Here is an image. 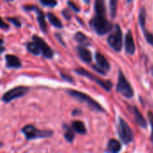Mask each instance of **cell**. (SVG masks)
Wrapping results in <instances>:
<instances>
[{
	"label": "cell",
	"mask_w": 153,
	"mask_h": 153,
	"mask_svg": "<svg viewBox=\"0 0 153 153\" xmlns=\"http://www.w3.org/2000/svg\"><path fill=\"white\" fill-rule=\"evenodd\" d=\"M95 14L91 21V25L99 35H105L112 29V24L107 19L104 0H95Z\"/></svg>",
	"instance_id": "cell-1"
},
{
	"label": "cell",
	"mask_w": 153,
	"mask_h": 153,
	"mask_svg": "<svg viewBox=\"0 0 153 153\" xmlns=\"http://www.w3.org/2000/svg\"><path fill=\"white\" fill-rule=\"evenodd\" d=\"M67 93L71 97L74 98L75 100L87 104L88 107L91 108L92 110L97 111V112H105V109L97 101H95L92 98H91L89 95H87L83 92L78 91H74V90H69V91H67Z\"/></svg>",
	"instance_id": "cell-2"
},
{
	"label": "cell",
	"mask_w": 153,
	"mask_h": 153,
	"mask_svg": "<svg viewBox=\"0 0 153 153\" xmlns=\"http://www.w3.org/2000/svg\"><path fill=\"white\" fill-rule=\"evenodd\" d=\"M22 132L25 135L27 140H33L36 138H46L53 134L52 131L48 130H39L31 125H28L22 129Z\"/></svg>",
	"instance_id": "cell-3"
},
{
	"label": "cell",
	"mask_w": 153,
	"mask_h": 153,
	"mask_svg": "<svg viewBox=\"0 0 153 153\" xmlns=\"http://www.w3.org/2000/svg\"><path fill=\"white\" fill-rule=\"evenodd\" d=\"M117 91L121 93L124 97L131 99L134 97V90L131 86V84L129 83V82L127 81V79L125 77V75L123 74V73L121 71H119V75H118V82H117Z\"/></svg>",
	"instance_id": "cell-4"
},
{
	"label": "cell",
	"mask_w": 153,
	"mask_h": 153,
	"mask_svg": "<svg viewBox=\"0 0 153 153\" xmlns=\"http://www.w3.org/2000/svg\"><path fill=\"white\" fill-rule=\"evenodd\" d=\"M108 42L109 46L115 50V51H120L122 49V44H123V39H122V30L118 24H117L114 28L113 32L108 36Z\"/></svg>",
	"instance_id": "cell-5"
},
{
	"label": "cell",
	"mask_w": 153,
	"mask_h": 153,
	"mask_svg": "<svg viewBox=\"0 0 153 153\" xmlns=\"http://www.w3.org/2000/svg\"><path fill=\"white\" fill-rule=\"evenodd\" d=\"M118 134L122 142L126 144L132 143L134 140V134L131 128L122 117L119 118L118 122Z\"/></svg>",
	"instance_id": "cell-6"
},
{
	"label": "cell",
	"mask_w": 153,
	"mask_h": 153,
	"mask_svg": "<svg viewBox=\"0 0 153 153\" xmlns=\"http://www.w3.org/2000/svg\"><path fill=\"white\" fill-rule=\"evenodd\" d=\"M75 72H76L77 74H79L80 75L85 76V77H87V78H89V79L94 81L95 82H97L100 86H101V87H102L105 91H109L110 89L112 88V83H111L109 81H104V80H102V79H100V78L95 76L94 74H92L91 73L88 72V71L85 70V69H82V68L76 69Z\"/></svg>",
	"instance_id": "cell-7"
},
{
	"label": "cell",
	"mask_w": 153,
	"mask_h": 153,
	"mask_svg": "<svg viewBox=\"0 0 153 153\" xmlns=\"http://www.w3.org/2000/svg\"><path fill=\"white\" fill-rule=\"evenodd\" d=\"M28 91H29L28 87H24V86L15 87V88H13L12 90L8 91L7 92H5L4 94L2 100H3V101L8 103L10 101H12L13 100H15V99H18V98L24 96Z\"/></svg>",
	"instance_id": "cell-8"
},
{
	"label": "cell",
	"mask_w": 153,
	"mask_h": 153,
	"mask_svg": "<svg viewBox=\"0 0 153 153\" xmlns=\"http://www.w3.org/2000/svg\"><path fill=\"white\" fill-rule=\"evenodd\" d=\"M32 39H33V41L39 46V48L40 49V52L42 53V55L45 57L51 58L53 56V50L48 46V44L42 39H40L39 36H36V35H34L32 37Z\"/></svg>",
	"instance_id": "cell-9"
},
{
	"label": "cell",
	"mask_w": 153,
	"mask_h": 153,
	"mask_svg": "<svg viewBox=\"0 0 153 153\" xmlns=\"http://www.w3.org/2000/svg\"><path fill=\"white\" fill-rule=\"evenodd\" d=\"M24 8L28 9V10H34L37 13V19H38V22L39 24V27L44 32H47V23L45 21L44 13L40 9H39L38 7H35V6H24Z\"/></svg>",
	"instance_id": "cell-10"
},
{
	"label": "cell",
	"mask_w": 153,
	"mask_h": 153,
	"mask_svg": "<svg viewBox=\"0 0 153 153\" xmlns=\"http://www.w3.org/2000/svg\"><path fill=\"white\" fill-rule=\"evenodd\" d=\"M128 108L130 109L131 113L134 115L135 121L137 122L138 126H141L142 128H146L147 127V121L145 120L144 117L140 112V110L136 107H128Z\"/></svg>",
	"instance_id": "cell-11"
},
{
	"label": "cell",
	"mask_w": 153,
	"mask_h": 153,
	"mask_svg": "<svg viewBox=\"0 0 153 153\" xmlns=\"http://www.w3.org/2000/svg\"><path fill=\"white\" fill-rule=\"evenodd\" d=\"M125 47H126V50L128 54H134L135 52V44H134V37L133 34L131 32V30H128L126 35V41H125Z\"/></svg>",
	"instance_id": "cell-12"
},
{
	"label": "cell",
	"mask_w": 153,
	"mask_h": 153,
	"mask_svg": "<svg viewBox=\"0 0 153 153\" xmlns=\"http://www.w3.org/2000/svg\"><path fill=\"white\" fill-rule=\"evenodd\" d=\"M77 51H78V55H79L80 58L83 62H85V63H91V62L92 56H91V53L89 49H87L83 46H79L77 48Z\"/></svg>",
	"instance_id": "cell-13"
},
{
	"label": "cell",
	"mask_w": 153,
	"mask_h": 153,
	"mask_svg": "<svg viewBox=\"0 0 153 153\" xmlns=\"http://www.w3.org/2000/svg\"><path fill=\"white\" fill-rule=\"evenodd\" d=\"M5 62H6V67L8 68H20L22 66V63L20 59L13 55H6Z\"/></svg>",
	"instance_id": "cell-14"
},
{
	"label": "cell",
	"mask_w": 153,
	"mask_h": 153,
	"mask_svg": "<svg viewBox=\"0 0 153 153\" xmlns=\"http://www.w3.org/2000/svg\"><path fill=\"white\" fill-rule=\"evenodd\" d=\"M95 58H96V62L98 64V66H100L101 69H103L104 71H108L110 69V65L108 63V61L107 60V58L100 53H96L95 55Z\"/></svg>",
	"instance_id": "cell-15"
},
{
	"label": "cell",
	"mask_w": 153,
	"mask_h": 153,
	"mask_svg": "<svg viewBox=\"0 0 153 153\" xmlns=\"http://www.w3.org/2000/svg\"><path fill=\"white\" fill-rule=\"evenodd\" d=\"M74 39H75L79 44H81L82 46H89V45L91 44L90 39H89L85 34H83L82 32H80V31H78V32L75 33V35H74Z\"/></svg>",
	"instance_id": "cell-16"
},
{
	"label": "cell",
	"mask_w": 153,
	"mask_h": 153,
	"mask_svg": "<svg viewBox=\"0 0 153 153\" xmlns=\"http://www.w3.org/2000/svg\"><path fill=\"white\" fill-rule=\"evenodd\" d=\"M108 152H118L121 151V144L118 141L115 140V139H111L109 140L108 143Z\"/></svg>",
	"instance_id": "cell-17"
},
{
	"label": "cell",
	"mask_w": 153,
	"mask_h": 153,
	"mask_svg": "<svg viewBox=\"0 0 153 153\" xmlns=\"http://www.w3.org/2000/svg\"><path fill=\"white\" fill-rule=\"evenodd\" d=\"M72 127L76 133H78L80 134H86L85 125L82 121H74L72 124Z\"/></svg>",
	"instance_id": "cell-18"
},
{
	"label": "cell",
	"mask_w": 153,
	"mask_h": 153,
	"mask_svg": "<svg viewBox=\"0 0 153 153\" xmlns=\"http://www.w3.org/2000/svg\"><path fill=\"white\" fill-rule=\"evenodd\" d=\"M48 20L50 22V23L55 26L56 28H62L63 27V24L61 22V21L52 13H48Z\"/></svg>",
	"instance_id": "cell-19"
},
{
	"label": "cell",
	"mask_w": 153,
	"mask_h": 153,
	"mask_svg": "<svg viewBox=\"0 0 153 153\" xmlns=\"http://www.w3.org/2000/svg\"><path fill=\"white\" fill-rule=\"evenodd\" d=\"M27 49L31 53V54H33V55H39L41 52H40V49H39V46L34 42V41H32V42H29L28 44H27Z\"/></svg>",
	"instance_id": "cell-20"
},
{
	"label": "cell",
	"mask_w": 153,
	"mask_h": 153,
	"mask_svg": "<svg viewBox=\"0 0 153 153\" xmlns=\"http://www.w3.org/2000/svg\"><path fill=\"white\" fill-rule=\"evenodd\" d=\"M64 127L65 128V138L66 139L67 142L69 143H72L74 141V134L73 132V130L68 127L67 126H64Z\"/></svg>",
	"instance_id": "cell-21"
},
{
	"label": "cell",
	"mask_w": 153,
	"mask_h": 153,
	"mask_svg": "<svg viewBox=\"0 0 153 153\" xmlns=\"http://www.w3.org/2000/svg\"><path fill=\"white\" fill-rule=\"evenodd\" d=\"M145 22H146V12L144 7H143L139 13V23L142 28L145 26Z\"/></svg>",
	"instance_id": "cell-22"
},
{
	"label": "cell",
	"mask_w": 153,
	"mask_h": 153,
	"mask_svg": "<svg viewBox=\"0 0 153 153\" xmlns=\"http://www.w3.org/2000/svg\"><path fill=\"white\" fill-rule=\"evenodd\" d=\"M142 30H143V34H144V37H145V39H146V41L150 44V45H152L153 47V34L152 33H151V32H149L147 30H145V28L144 27H143L142 28Z\"/></svg>",
	"instance_id": "cell-23"
},
{
	"label": "cell",
	"mask_w": 153,
	"mask_h": 153,
	"mask_svg": "<svg viewBox=\"0 0 153 153\" xmlns=\"http://www.w3.org/2000/svg\"><path fill=\"white\" fill-rule=\"evenodd\" d=\"M117 2H118V0H110V12H111V16L113 18H115L117 15Z\"/></svg>",
	"instance_id": "cell-24"
},
{
	"label": "cell",
	"mask_w": 153,
	"mask_h": 153,
	"mask_svg": "<svg viewBox=\"0 0 153 153\" xmlns=\"http://www.w3.org/2000/svg\"><path fill=\"white\" fill-rule=\"evenodd\" d=\"M40 3L45 5V6H50V7H53V6H56V0H39Z\"/></svg>",
	"instance_id": "cell-25"
},
{
	"label": "cell",
	"mask_w": 153,
	"mask_h": 153,
	"mask_svg": "<svg viewBox=\"0 0 153 153\" xmlns=\"http://www.w3.org/2000/svg\"><path fill=\"white\" fill-rule=\"evenodd\" d=\"M9 22H11L12 23H13V25H15L16 27H21V22H20V21L17 19V18H12V17H9L8 19H7Z\"/></svg>",
	"instance_id": "cell-26"
},
{
	"label": "cell",
	"mask_w": 153,
	"mask_h": 153,
	"mask_svg": "<svg viewBox=\"0 0 153 153\" xmlns=\"http://www.w3.org/2000/svg\"><path fill=\"white\" fill-rule=\"evenodd\" d=\"M0 29H2V30H8L9 29V25L2 19L1 16H0Z\"/></svg>",
	"instance_id": "cell-27"
},
{
	"label": "cell",
	"mask_w": 153,
	"mask_h": 153,
	"mask_svg": "<svg viewBox=\"0 0 153 153\" xmlns=\"http://www.w3.org/2000/svg\"><path fill=\"white\" fill-rule=\"evenodd\" d=\"M68 4H69V6H70L71 8H73V10H74V11H75V12H79V11H80V8H79L78 6H76L73 2L68 1Z\"/></svg>",
	"instance_id": "cell-28"
},
{
	"label": "cell",
	"mask_w": 153,
	"mask_h": 153,
	"mask_svg": "<svg viewBox=\"0 0 153 153\" xmlns=\"http://www.w3.org/2000/svg\"><path fill=\"white\" fill-rule=\"evenodd\" d=\"M92 67H93V69H94V70H96L97 72H99V73H100V74H106V71H104L103 69H101V68H100V66H97V65H93Z\"/></svg>",
	"instance_id": "cell-29"
},
{
	"label": "cell",
	"mask_w": 153,
	"mask_h": 153,
	"mask_svg": "<svg viewBox=\"0 0 153 153\" xmlns=\"http://www.w3.org/2000/svg\"><path fill=\"white\" fill-rule=\"evenodd\" d=\"M61 76H62L64 79H65V80L69 81L70 82H73V78H72V77H69V76H67V75H65V74H61Z\"/></svg>",
	"instance_id": "cell-30"
},
{
	"label": "cell",
	"mask_w": 153,
	"mask_h": 153,
	"mask_svg": "<svg viewBox=\"0 0 153 153\" xmlns=\"http://www.w3.org/2000/svg\"><path fill=\"white\" fill-rule=\"evenodd\" d=\"M149 119L151 121V124H152V126L153 129V114L152 113H149Z\"/></svg>",
	"instance_id": "cell-31"
},
{
	"label": "cell",
	"mask_w": 153,
	"mask_h": 153,
	"mask_svg": "<svg viewBox=\"0 0 153 153\" xmlns=\"http://www.w3.org/2000/svg\"><path fill=\"white\" fill-rule=\"evenodd\" d=\"M63 14H64V15H65L66 19H69V18H70V14L67 13V10H66V9H64V11H63Z\"/></svg>",
	"instance_id": "cell-32"
},
{
	"label": "cell",
	"mask_w": 153,
	"mask_h": 153,
	"mask_svg": "<svg viewBox=\"0 0 153 153\" xmlns=\"http://www.w3.org/2000/svg\"><path fill=\"white\" fill-rule=\"evenodd\" d=\"M4 50V48H3L2 46H0V53H1V52H3Z\"/></svg>",
	"instance_id": "cell-33"
},
{
	"label": "cell",
	"mask_w": 153,
	"mask_h": 153,
	"mask_svg": "<svg viewBox=\"0 0 153 153\" xmlns=\"http://www.w3.org/2000/svg\"><path fill=\"white\" fill-rule=\"evenodd\" d=\"M3 43H4V41H3V39H2L0 38V46H1V45H2Z\"/></svg>",
	"instance_id": "cell-34"
},
{
	"label": "cell",
	"mask_w": 153,
	"mask_h": 153,
	"mask_svg": "<svg viewBox=\"0 0 153 153\" xmlns=\"http://www.w3.org/2000/svg\"><path fill=\"white\" fill-rule=\"evenodd\" d=\"M83 1H84V2H85V3H86V4H89V3H90V1H91V0H83Z\"/></svg>",
	"instance_id": "cell-35"
},
{
	"label": "cell",
	"mask_w": 153,
	"mask_h": 153,
	"mask_svg": "<svg viewBox=\"0 0 153 153\" xmlns=\"http://www.w3.org/2000/svg\"><path fill=\"white\" fill-rule=\"evenodd\" d=\"M151 72H152V74L153 76V66H152V68H151Z\"/></svg>",
	"instance_id": "cell-36"
},
{
	"label": "cell",
	"mask_w": 153,
	"mask_h": 153,
	"mask_svg": "<svg viewBox=\"0 0 153 153\" xmlns=\"http://www.w3.org/2000/svg\"><path fill=\"white\" fill-rule=\"evenodd\" d=\"M152 143H153V129H152Z\"/></svg>",
	"instance_id": "cell-37"
},
{
	"label": "cell",
	"mask_w": 153,
	"mask_h": 153,
	"mask_svg": "<svg viewBox=\"0 0 153 153\" xmlns=\"http://www.w3.org/2000/svg\"><path fill=\"white\" fill-rule=\"evenodd\" d=\"M2 146H3V143H0V148H1Z\"/></svg>",
	"instance_id": "cell-38"
},
{
	"label": "cell",
	"mask_w": 153,
	"mask_h": 153,
	"mask_svg": "<svg viewBox=\"0 0 153 153\" xmlns=\"http://www.w3.org/2000/svg\"><path fill=\"white\" fill-rule=\"evenodd\" d=\"M131 1H132V0H127V2H128V3H129V2H131Z\"/></svg>",
	"instance_id": "cell-39"
},
{
	"label": "cell",
	"mask_w": 153,
	"mask_h": 153,
	"mask_svg": "<svg viewBox=\"0 0 153 153\" xmlns=\"http://www.w3.org/2000/svg\"><path fill=\"white\" fill-rule=\"evenodd\" d=\"M5 1H13V0H5Z\"/></svg>",
	"instance_id": "cell-40"
}]
</instances>
